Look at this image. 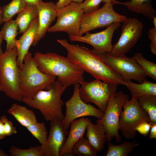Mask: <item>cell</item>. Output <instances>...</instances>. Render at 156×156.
<instances>
[{"instance_id": "cell-1", "label": "cell", "mask_w": 156, "mask_h": 156, "mask_svg": "<svg viewBox=\"0 0 156 156\" xmlns=\"http://www.w3.org/2000/svg\"><path fill=\"white\" fill-rule=\"evenodd\" d=\"M57 41L66 50L70 60L95 79L125 85V79L106 64L93 49L70 44L66 39Z\"/></svg>"}, {"instance_id": "cell-2", "label": "cell", "mask_w": 156, "mask_h": 156, "mask_svg": "<svg viewBox=\"0 0 156 156\" xmlns=\"http://www.w3.org/2000/svg\"><path fill=\"white\" fill-rule=\"evenodd\" d=\"M33 57L41 72L57 77L67 88L77 83L80 84L84 81V71L67 57L51 52H37Z\"/></svg>"}, {"instance_id": "cell-3", "label": "cell", "mask_w": 156, "mask_h": 156, "mask_svg": "<svg viewBox=\"0 0 156 156\" xmlns=\"http://www.w3.org/2000/svg\"><path fill=\"white\" fill-rule=\"evenodd\" d=\"M66 88L57 79L49 89L39 90L31 97L23 98L22 102L39 110L46 121L56 118L62 120L64 116L62 110L64 103L61 96Z\"/></svg>"}, {"instance_id": "cell-4", "label": "cell", "mask_w": 156, "mask_h": 156, "mask_svg": "<svg viewBox=\"0 0 156 156\" xmlns=\"http://www.w3.org/2000/svg\"><path fill=\"white\" fill-rule=\"evenodd\" d=\"M19 76L20 88L23 98L31 97L39 90L49 89L56 78L41 72L31 53L29 51L24 58Z\"/></svg>"}, {"instance_id": "cell-5", "label": "cell", "mask_w": 156, "mask_h": 156, "mask_svg": "<svg viewBox=\"0 0 156 156\" xmlns=\"http://www.w3.org/2000/svg\"><path fill=\"white\" fill-rule=\"evenodd\" d=\"M17 56L16 47L0 55V82L2 91L7 96L21 102L23 97L20 88Z\"/></svg>"}, {"instance_id": "cell-6", "label": "cell", "mask_w": 156, "mask_h": 156, "mask_svg": "<svg viewBox=\"0 0 156 156\" xmlns=\"http://www.w3.org/2000/svg\"><path fill=\"white\" fill-rule=\"evenodd\" d=\"M129 100L128 95L122 91L116 92L110 99L102 118L96 120L104 126L108 142L114 138L118 143L122 140L118 132L119 118L124 105Z\"/></svg>"}, {"instance_id": "cell-7", "label": "cell", "mask_w": 156, "mask_h": 156, "mask_svg": "<svg viewBox=\"0 0 156 156\" xmlns=\"http://www.w3.org/2000/svg\"><path fill=\"white\" fill-rule=\"evenodd\" d=\"M81 84L79 93L82 100L86 103L94 104L104 112L110 99L116 93L118 85L96 79L89 82L84 81Z\"/></svg>"}, {"instance_id": "cell-8", "label": "cell", "mask_w": 156, "mask_h": 156, "mask_svg": "<svg viewBox=\"0 0 156 156\" xmlns=\"http://www.w3.org/2000/svg\"><path fill=\"white\" fill-rule=\"evenodd\" d=\"M113 0L110 3L104 4L101 8L91 13L84 14L80 30L77 36L98 28L107 27L115 22L122 23L127 18L115 11Z\"/></svg>"}, {"instance_id": "cell-9", "label": "cell", "mask_w": 156, "mask_h": 156, "mask_svg": "<svg viewBox=\"0 0 156 156\" xmlns=\"http://www.w3.org/2000/svg\"><path fill=\"white\" fill-rule=\"evenodd\" d=\"M119 120V129L127 139H134L137 135L135 129L145 121L150 123L147 114L140 107L138 100L131 97L123 106Z\"/></svg>"}, {"instance_id": "cell-10", "label": "cell", "mask_w": 156, "mask_h": 156, "mask_svg": "<svg viewBox=\"0 0 156 156\" xmlns=\"http://www.w3.org/2000/svg\"><path fill=\"white\" fill-rule=\"evenodd\" d=\"M56 23L47 31H63L69 36H77L84 14L79 4L72 2L69 5L56 10Z\"/></svg>"}, {"instance_id": "cell-11", "label": "cell", "mask_w": 156, "mask_h": 156, "mask_svg": "<svg viewBox=\"0 0 156 156\" xmlns=\"http://www.w3.org/2000/svg\"><path fill=\"white\" fill-rule=\"evenodd\" d=\"M74 85L73 95L65 103V115L62 120L63 126L67 129L69 128L71 122L78 118L90 116L100 119L103 117L104 113L99 109L84 102L79 94L80 84L77 83Z\"/></svg>"}, {"instance_id": "cell-12", "label": "cell", "mask_w": 156, "mask_h": 156, "mask_svg": "<svg viewBox=\"0 0 156 156\" xmlns=\"http://www.w3.org/2000/svg\"><path fill=\"white\" fill-rule=\"evenodd\" d=\"M98 53L106 64L126 80H134L140 83L147 80V76L132 57L125 55L114 56L106 52Z\"/></svg>"}, {"instance_id": "cell-13", "label": "cell", "mask_w": 156, "mask_h": 156, "mask_svg": "<svg viewBox=\"0 0 156 156\" xmlns=\"http://www.w3.org/2000/svg\"><path fill=\"white\" fill-rule=\"evenodd\" d=\"M122 23L120 37L112 45L109 53L114 56L125 55L135 45L142 33L143 25L137 18H127Z\"/></svg>"}, {"instance_id": "cell-14", "label": "cell", "mask_w": 156, "mask_h": 156, "mask_svg": "<svg viewBox=\"0 0 156 156\" xmlns=\"http://www.w3.org/2000/svg\"><path fill=\"white\" fill-rule=\"evenodd\" d=\"M120 23H114L104 30L97 33L88 32L83 36H69V39L72 41L89 44L93 47V50L97 53H110L112 45V42L114 34L120 26Z\"/></svg>"}, {"instance_id": "cell-15", "label": "cell", "mask_w": 156, "mask_h": 156, "mask_svg": "<svg viewBox=\"0 0 156 156\" xmlns=\"http://www.w3.org/2000/svg\"><path fill=\"white\" fill-rule=\"evenodd\" d=\"M68 132L62 123V120L56 118L50 121L48 136L45 143L40 146L41 156H59Z\"/></svg>"}, {"instance_id": "cell-16", "label": "cell", "mask_w": 156, "mask_h": 156, "mask_svg": "<svg viewBox=\"0 0 156 156\" xmlns=\"http://www.w3.org/2000/svg\"><path fill=\"white\" fill-rule=\"evenodd\" d=\"M38 13V26L32 45H36L43 38L52 23L56 17V10L53 2L42 1L36 6Z\"/></svg>"}, {"instance_id": "cell-17", "label": "cell", "mask_w": 156, "mask_h": 156, "mask_svg": "<svg viewBox=\"0 0 156 156\" xmlns=\"http://www.w3.org/2000/svg\"><path fill=\"white\" fill-rule=\"evenodd\" d=\"M88 121L87 118L82 117L71 122L70 131L64 145L60 151L59 156L72 154L71 150L73 146L83 137Z\"/></svg>"}, {"instance_id": "cell-18", "label": "cell", "mask_w": 156, "mask_h": 156, "mask_svg": "<svg viewBox=\"0 0 156 156\" xmlns=\"http://www.w3.org/2000/svg\"><path fill=\"white\" fill-rule=\"evenodd\" d=\"M38 23V17L32 21L28 29L19 39L16 40L15 44L18 54L17 62L20 70L23 68L24 58L29 51L36 35Z\"/></svg>"}, {"instance_id": "cell-19", "label": "cell", "mask_w": 156, "mask_h": 156, "mask_svg": "<svg viewBox=\"0 0 156 156\" xmlns=\"http://www.w3.org/2000/svg\"><path fill=\"white\" fill-rule=\"evenodd\" d=\"M86 130V138L97 152L101 151L107 141L105 130L103 125L99 122L94 124L89 119Z\"/></svg>"}, {"instance_id": "cell-20", "label": "cell", "mask_w": 156, "mask_h": 156, "mask_svg": "<svg viewBox=\"0 0 156 156\" xmlns=\"http://www.w3.org/2000/svg\"><path fill=\"white\" fill-rule=\"evenodd\" d=\"M152 0H130L124 2L113 0L115 4L125 6L129 10L134 12L141 14L151 20L156 16V11L151 4Z\"/></svg>"}, {"instance_id": "cell-21", "label": "cell", "mask_w": 156, "mask_h": 156, "mask_svg": "<svg viewBox=\"0 0 156 156\" xmlns=\"http://www.w3.org/2000/svg\"><path fill=\"white\" fill-rule=\"evenodd\" d=\"M7 112L13 116L22 126L26 128L37 122L33 110L17 104H13Z\"/></svg>"}, {"instance_id": "cell-22", "label": "cell", "mask_w": 156, "mask_h": 156, "mask_svg": "<svg viewBox=\"0 0 156 156\" xmlns=\"http://www.w3.org/2000/svg\"><path fill=\"white\" fill-rule=\"evenodd\" d=\"M125 86L130 91L131 97L138 100L143 96H156V83L147 80L138 84L126 80Z\"/></svg>"}, {"instance_id": "cell-23", "label": "cell", "mask_w": 156, "mask_h": 156, "mask_svg": "<svg viewBox=\"0 0 156 156\" xmlns=\"http://www.w3.org/2000/svg\"><path fill=\"white\" fill-rule=\"evenodd\" d=\"M38 16L37 7L27 5L26 8L18 13L15 21L18 28V33L22 34L29 28L32 21Z\"/></svg>"}, {"instance_id": "cell-24", "label": "cell", "mask_w": 156, "mask_h": 156, "mask_svg": "<svg viewBox=\"0 0 156 156\" xmlns=\"http://www.w3.org/2000/svg\"><path fill=\"white\" fill-rule=\"evenodd\" d=\"M18 30L15 20L12 19L5 23L0 32L3 39L6 42L5 51L11 50L16 47V37Z\"/></svg>"}, {"instance_id": "cell-25", "label": "cell", "mask_w": 156, "mask_h": 156, "mask_svg": "<svg viewBox=\"0 0 156 156\" xmlns=\"http://www.w3.org/2000/svg\"><path fill=\"white\" fill-rule=\"evenodd\" d=\"M139 144L135 140L133 142L125 141L118 145H114L108 142L106 156H127Z\"/></svg>"}, {"instance_id": "cell-26", "label": "cell", "mask_w": 156, "mask_h": 156, "mask_svg": "<svg viewBox=\"0 0 156 156\" xmlns=\"http://www.w3.org/2000/svg\"><path fill=\"white\" fill-rule=\"evenodd\" d=\"M141 108L148 115L150 123H156V96H147L140 97L138 100Z\"/></svg>"}, {"instance_id": "cell-27", "label": "cell", "mask_w": 156, "mask_h": 156, "mask_svg": "<svg viewBox=\"0 0 156 156\" xmlns=\"http://www.w3.org/2000/svg\"><path fill=\"white\" fill-rule=\"evenodd\" d=\"M27 5L23 0H12L9 3L2 7L3 21L6 22L13 16L24 10Z\"/></svg>"}, {"instance_id": "cell-28", "label": "cell", "mask_w": 156, "mask_h": 156, "mask_svg": "<svg viewBox=\"0 0 156 156\" xmlns=\"http://www.w3.org/2000/svg\"><path fill=\"white\" fill-rule=\"evenodd\" d=\"M97 152L88 140L83 137L74 145L71 150L72 154L81 156H96Z\"/></svg>"}, {"instance_id": "cell-29", "label": "cell", "mask_w": 156, "mask_h": 156, "mask_svg": "<svg viewBox=\"0 0 156 156\" xmlns=\"http://www.w3.org/2000/svg\"><path fill=\"white\" fill-rule=\"evenodd\" d=\"M132 58L139 65L147 76L156 80V64L146 59L140 53L135 54Z\"/></svg>"}, {"instance_id": "cell-30", "label": "cell", "mask_w": 156, "mask_h": 156, "mask_svg": "<svg viewBox=\"0 0 156 156\" xmlns=\"http://www.w3.org/2000/svg\"><path fill=\"white\" fill-rule=\"evenodd\" d=\"M27 130L39 142L41 145L44 144L47 138V132L44 122H37L27 127Z\"/></svg>"}, {"instance_id": "cell-31", "label": "cell", "mask_w": 156, "mask_h": 156, "mask_svg": "<svg viewBox=\"0 0 156 156\" xmlns=\"http://www.w3.org/2000/svg\"><path fill=\"white\" fill-rule=\"evenodd\" d=\"M40 149V146L26 149L12 146L9 149V152L11 156H41Z\"/></svg>"}, {"instance_id": "cell-32", "label": "cell", "mask_w": 156, "mask_h": 156, "mask_svg": "<svg viewBox=\"0 0 156 156\" xmlns=\"http://www.w3.org/2000/svg\"><path fill=\"white\" fill-rule=\"evenodd\" d=\"M102 0H85L79 4L84 14H88L93 12L99 8Z\"/></svg>"}, {"instance_id": "cell-33", "label": "cell", "mask_w": 156, "mask_h": 156, "mask_svg": "<svg viewBox=\"0 0 156 156\" xmlns=\"http://www.w3.org/2000/svg\"><path fill=\"white\" fill-rule=\"evenodd\" d=\"M0 118L3 123L4 132L6 136H10L17 133L16 128L6 115L1 116Z\"/></svg>"}, {"instance_id": "cell-34", "label": "cell", "mask_w": 156, "mask_h": 156, "mask_svg": "<svg viewBox=\"0 0 156 156\" xmlns=\"http://www.w3.org/2000/svg\"><path fill=\"white\" fill-rule=\"evenodd\" d=\"M148 37L150 41V48L152 53L156 55V28L154 27L150 29L148 33Z\"/></svg>"}, {"instance_id": "cell-35", "label": "cell", "mask_w": 156, "mask_h": 156, "mask_svg": "<svg viewBox=\"0 0 156 156\" xmlns=\"http://www.w3.org/2000/svg\"><path fill=\"white\" fill-rule=\"evenodd\" d=\"M152 125L148 122H144L139 125L135 130L141 134L146 137L148 134Z\"/></svg>"}, {"instance_id": "cell-36", "label": "cell", "mask_w": 156, "mask_h": 156, "mask_svg": "<svg viewBox=\"0 0 156 156\" xmlns=\"http://www.w3.org/2000/svg\"><path fill=\"white\" fill-rule=\"evenodd\" d=\"M72 2L71 0H59L55 6L56 10L61 9L69 5Z\"/></svg>"}, {"instance_id": "cell-37", "label": "cell", "mask_w": 156, "mask_h": 156, "mask_svg": "<svg viewBox=\"0 0 156 156\" xmlns=\"http://www.w3.org/2000/svg\"><path fill=\"white\" fill-rule=\"evenodd\" d=\"M149 138L151 139H156V123L152 125L150 131Z\"/></svg>"}, {"instance_id": "cell-38", "label": "cell", "mask_w": 156, "mask_h": 156, "mask_svg": "<svg viewBox=\"0 0 156 156\" xmlns=\"http://www.w3.org/2000/svg\"><path fill=\"white\" fill-rule=\"evenodd\" d=\"M26 5H34L37 6L42 0H23Z\"/></svg>"}, {"instance_id": "cell-39", "label": "cell", "mask_w": 156, "mask_h": 156, "mask_svg": "<svg viewBox=\"0 0 156 156\" xmlns=\"http://www.w3.org/2000/svg\"><path fill=\"white\" fill-rule=\"evenodd\" d=\"M5 137L3 123L0 118V140L4 139Z\"/></svg>"}, {"instance_id": "cell-40", "label": "cell", "mask_w": 156, "mask_h": 156, "mask_svg": "<svg viewBox=\"0 0 156 156\" xmlns=\"http://www.w3.org/2000/svg\"><path fill=\"white\" fill-rule=\"evenodd\" d=\"M3 22L2 8L0 6V26Z\"/></svg>"}, {"instance_id": "cell-41", "label": "cell", "mask_w": 156, "mask_h": 156, "mask_svg": "<svg viewBox=\"0 0 156 156\" xmlns=\"http://www.w3.org/2000/svg\"><path fill=\"white\" fill-rule=\"evenodd\" d=\"M3 40V39L0 32V55L3 53L1 48V45Z\"/></svg>"}, {"instance_id": "cell-42", "label": "cell", "mask_w": 156, "mask_h": 156, "mask_svg": "<svg viewBox=\"0 0 156 156\" xmlns=\"http://www.w3.org/2000/svg\"><path fill=\"white\" fill-rule=\"evenodd\" d=\"M8 154L0 148V156H8Z\"/></svg>"}, {"instance_id": "cell-43", "label": "cell", "mask_w": 156, "mask_h": 156, "mask_svg": "<svg viewBox=\"0 0 156 156\" xmlns=\"http://www.w3.org/2000/svg\"><path fill=\"white\" fill-rule=\"evenodd\" d=\"M154 27L156 28V16L154 17L151 20Z\"/></svg>"}, {"instance_id": "cell-44", "label": "cell", "mask_w": 156, "mask_h": 156, "mask_svg": "<svg viewBox=\"0 0 156 156\" xmlns=\"http://www.w3.org/2000/svg\"><path fill=\"white\" fill-rule=\"evenodd\" d=\"M71 1L73 2H74L78 3H81L82 2H83V0H71Z\"/></svg>"}, {"instance_id": "cell-45", "label": "cell", "mask_w": 156, "mask_h": 156, "mask_svg": "<svg viewBox=\"0 0 156 156\" xmlns=\"http://www.w3.org/2000/svg\"><path fill=\"white\" fill-rule=\"evenodd\" d=\"M113 0H102V2L105 3H108L111 2Z\"/></svg>"}, {"instance_id": "cell-46", "label": "cell", "mask_w": 156, "mask_h": 156, "mask_svg": "<svg viewBox=\"0 0 156 156\" xmlns=\"http://www.w3.org/2000/svg\"><path fill=\"white\" fill-rule=\"evenodd\" d=\"M2 91V88L1 86V85L0 82V92Z\"/></svg>"}]
</instances>
